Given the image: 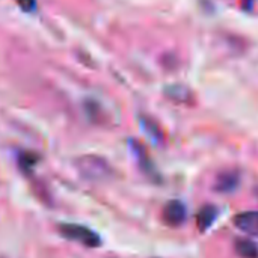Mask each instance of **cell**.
I'll return each mask as SVG.
<instances>
[{
    "instance_id": "obj_7",
    "label": "cell",
    "mask_w": 258,
    "mask_h": 258,
    "mask_svg": "<svg viewBox=\"0 0 258 258\" xmlns=\"http://www.w3.org/2000/svg\"><path fill=\"white\" fill-rule=\"evenodd\" d=\"M237 255L242 258H258V246L248 239H237L234 243Z\"/></svg>"
},
{
    "instance_id": "obj_10",
    "label": "cell",
    "mask_w": 258,
    "mask_h": 258,
    "mask_svg": "<svg viewBox=\"0 0 258 258\" xmlns=\"http://www.w3.org/2000/svg\"><path fill=\"white\" fill-rule=\"evenodd\" d=\"M15 3L24 12H33L36 9V0H15Z\"/></svg>"
},
{
    "instance_id": "obj_3",
    "label": "cell",
    "mask_w": 258,
    "mask_h": 258,
    "mask_svg": "<svg viewBox=\"0 0 258 258\" xmlns=\"http://www.w3.org/2000/svg\"><path fill=\"white\" fill-rule=\"evenodd\" d=\"M80 166H82V172L91 178H103L110 172L109 165L98 157H85L80 160Z\"/></svg>"
},
{
    "instance_id": "obj_2",
    "label": "cell",
    "mask_w": 258,
    "mask_h": 258,
    "mask_svg": "<svg viewBox=\"0 0 258 258\" xmlns=\"http://www.w3.org/2000/svg\"><path fill=\"white\" fill-rule=\"evenodd\" d=\"M162 216H163L165 224H168V225H171V227H178V225H181V224L186 221L187 213H186L184 204H183L181 201L174 200V201H169V203L165 206Z\"/></svg>"
},
{
    "instance_id": "obj_4",
    "label": "cell",
    "mask_w": 258,
    "mask_h": 258,
    "mask_svg": "<svg viewBox=\"0 0 258 258\" xmlns=\"http://www.w3.org/2000/svg\"><path fill=\"white\" fill-rule=\"evenodd\" d=\"M234 225L240 231L258 237V212H245L237 215L234 218Z\"/></svg>"
},
{
    "instance_id": "obj_5",
    "label": "cell",
    "mask_w": 258,
    "mask_h": 258,
    "mask_svg": "<svg viewBox=\"0 0 258 258\" xmlns=\"http://www.w3.org/2000/svg\"><path fill=\"white\" fill-rule=\"evenodd\" d=\"M218 216H219V210H218L216 206H204L200 210L198 216H197V227H198V230L203 231V233L206 230H209L215 224Z\"/></svg>"
},
{
    "instance_id": "obj_1",
    "label": "cell",
    "mask_w": 258,
    "mask_h": 258,
    "mask_svg": "<svg viewBox=\"0 0 258 258\" xmlns=\"http://www.w3.org/2000/svg\"><path fill=\"white\" fill-rule=\"evenodd\" d=\"M57 231L63 239L80 243L86 248H98L101 245V239L95 231L79 224H59Z\"/></svg>"
},
{
    "instance_id": "obj_9",
    "label": "cell",
    "mask_w": 258,
    "mask_h": 258,
    "mask_svg": "<svg viewBox=\"0 0 258 258\" xmlns=\"http://www.w3.org/2000/svg\"><path fill=\"white\" fill-rule=\"evenodd\" d=\"M18 160H20V165L23 166V169L29 171V168L36 163L38 156L33 154V153H23V154H20V159Z\"/></svg>"
},
{
    "instance_id": "obj_6",
    "label": "cell",
    "mask_w": 258,
    "mask_h": 258,
    "mask_svg": "<svg viewBox=\"0 0 258 258\" xmlns=\"http://www.w3.org/2000/svg\"><path fill=\"white\" fill-rule=\"evenodd\" d=\"M130 147H132L133 154L136 156V160H138V163H139L141 169H142L144 172H147L148 175H154V174H156V171H154V168H153L151 159L148 157V154H147L145 148H144L139 142H136V141H130Z\"/></svg>"
},
{
    "instance_id": "obj_8",
    "label": "cell",
    "mask_w": 258,
    "mask_h": 258,
    "mask_svg": "<svg viewBox=\"0 0 258 258\" xmlns=\"http://www.w3.org/2000/svg\"><path fill=\"white\" fill-rule=\"evenodd\" d=\"M239 184V175L236 172H224L218 177L216 189L219 192H233Z\"/></svg>"
}]
</instances>
